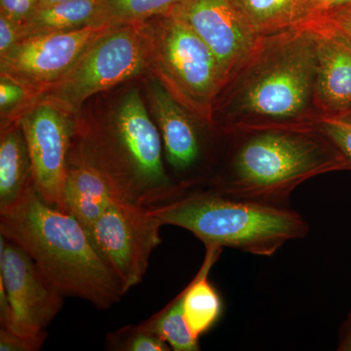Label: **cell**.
<instances>
[{"instance_id": "1", "label": "cell", "mask_w": 351, "mask_h": 351, "mask_svg": "<svg viewBox=\"0 0 351 351\" xmlns=\"http://www.w3.org/2000/svg\"><path fill=\"white\" fill-rule=\"evenodd\" d=\"M313 32L291 27L261 36L217 99L214 128L221 136L269 129L317 128Z\"/></svg>"}, {"instance_id": "2", "label": "cell", "mask_w": 351, "mask_h": 351, "mask_svg": "<svg viewBox=\"0 0 351 351\" xmlns=\"http://www.w3.org/2000/svg\"><path fill=\"white\" fill-rule=\"evenodd\" d=\"M223 137L230 138L228 149L204 186L228 197L289 207L295 189L307 180L350 170L317 128L269 129Z\"/></svg>"}, {"instance_id": "3", "label": "cell", "mask_w": 351, "mask_h": 351, "mask_svg": "<svg viewBox=\"0 0 351 351\" xmlns=\"http://www.w3.org/2000/svg\"><path fill=\"white\" fill-rule=\"evenodd\" d=\"M0 234L27 251L64 295L108 309L126 294L86 228L47 204L36 189L0 211Z\"/></svg>"}, {"instance_id": "4", "label": "cell", "mask_w": 351, "mask_h": 351, "mask_svg": "<svg viewBox=\"0 0 351 351\" xmlns=\"http://www.w3.org/2000/svg\"><path fill=\"white\" fill-rule=\"evenodd\" d=\"M163 151L160 132L133 88L107 117L78 121L69 154L100 171L117 199L151 207L179 189L164 165Z\"/></svg>"}, {"instance_id": "5", "label": "cell", "mask_w": 351, "mask_h": 351, "mask_svg": "<svg viewBox=\"0 0 351 351\" xmlns=\"http://www.w3.org/2000/svg\"><path fill=\"white\" fill-rule=\"evenodd\" d=\"M149 213L163 226L193 233L205 247L232 248L270 257L283 245L309 232L306 219L290 206L260 204L219 195L213 189H179Z\"/></svg>"}, {"instance_id": "6", "label": "cell", "mask_w": 351, "mask_h": 351, "mask_svg": "<svg viewBox=\"0 0 351 351\" xmlns=\"http://www.w3.org/2000/svg\"><path fill=\"white\" fill-rule=\"evenodd\" d=\"M147 21L154 41L151 73L196 120L216 132L215 105L226 83L218 59L174 14Z\"/></svg>"}, {"instance_id": "7", "label": "cell", "mask_w": 351, "mask_h": 351, "mask_svg": "<svg viewBox=\"0 0 351 351\" xmlns=\"http://www.w3.org/2000/svg\"><path fill=\"white\" fill-rule=\"evenodd\" d=\"M152 56L149 21L113 25L90 44L71 71L48 87L43 98L76 117L94 95L151 73Z\"/></svg>"}, {"instance_id": "8", "label": "cell", "mask_w": 351, "mask_h": 351, "mask_svg": "<svg viewBox=\"0 0 351 351\" xmlns=\"http://www.w3.org/2000/svg\"><path fill=\"white\" fill-rule=\"evenodd\" d=\"M64 297L27 251L1 235V329L27 338L46 339V327L61 311Z\"/></svg>"}, {"instance_id": "9", "label": "cell", "mask_w": 351, "mask_h": 351, "mask_svg": "<svg viewBox=\"0 0 351 351\" xmlns=\"http://www.w3.org/2000/svg\"><path fill=\"white\" fill-rule=\"evenodd\" d=\"M162 226L147 207L117 199L87 230L125 293L144 279Z\"/></svg>"}, {"instance_id": "10", "label": "cell", "mask_w": 351, "mask_h": 351, "mask_svg": "<svg viewBox=\"0 0 351 351\" xmlns=\"http://www.w3.org/2000/svg\"><path fill=\"white\" fill-rule=\"evenodd\" d=\"M145 87L152 114L162 138L173 182L182 189L205 186L209 173L203 162L207 160L212 166L215 164L202 133L203 129H210L178 103L152 73L145 78Z\"/></svg>"}, {"instance_id": "11", "label": "cell", "mask_w": 351, "mask_h": 351, "mask_svg": "<svg viewBox=\"0 0 351 351\" xmlns=\"http://www.w3.org/2000/svg\"><path fill=\"white\" fill-rule=\"evenodd\" d=\"M31 156L36 193L61 210L69 149L78 120L48 99L41 98L18 120Z\"/></svg>"}, {"instance_id": "12", "label": "cell", "mask_w": 351, "mask_h": 351, "mask_svg": "<svg viewBox=\"0 0 351 351\" xmlns=\"http://www.w3.org/2000/svg\"><path fill=\"white\" fill-rule=\"evenodd\" d=\"M112 27L91 24L73 31L21 39L0 57V75L29 85L44 95L71 71L90 44Z\"/></svg>"}, {"instance_id": "13", "label": "cell", "mask_w": 351, "mask_h": 351, "mask_svg": "<svg viewBox=\"0 0 351 351\" xmlns=\"http://www.w3.org/2000/svg\"><path fill=\"white\" fill-rule=\"evenodd\" d=\"M172 14L184 21L214 53L226 82L250 56L262 36L233 0H182Z\"/></svg>"}, {"instance_id": "14", "label": "cell", "mask_w": 351, "mask_h": 351, "mask_svg": "<svg viewBox=\"0 0 351 351\" xmlns=\"http://www.w3.org/2000/svg\"><path fill=\"white\" fill-rule=\"evenodd\" d=\"M308 29L315 38L316 107L322 117H350L351 46L334 32L320 27Z\"/></svg>"}, {"instance_id": "15", "label": "cell", "mask_w": 351, "mask_h": 351, "mask_svg": "<svg viewBox=\"0 0 351 351\" xmlns=\"http://www.w3.org/2000/svg\"><path fill=\"white\" fill-rule=\"evenodd\" d=\"M117 199L100 171L84 159L69 154L62 212L71 215L88 230Z\"/></svg>"}, {"instance_id": "16", "label": "cell", "mask_w": 351, "mask_h": 351, "mask_svg": "<svg viewBox=\"0 0 351 351\" xmlns=\"http://www.w3.org/2000/svg\"><path fill=\"white\" fill-rule=\"evenodd\" d=\"M34 186L27 141L19 123L1 128L0 136V211L10 209Z\"/></svg>"}, {"instance_id": "17", "label": "cell", "mask_w": 351, "mask_h": 351, "mask_svg": "<svg viewBox=\"0 0 351 351\" xmlns=\"http://www.w3.org/2000/svg\"><path fill=\"white\" fill-rule=\"evenodd\" d=\"M204 261L197 274L184 288V316L189 331L195 339L206 334L217 324L223 313V301L210 282L209 274L223 249L205 247Z\"/></svg>"}, {"instance_id": "18", "label": "cell", "mask_w": 351, "mask_h": 351, "mask_svg": "<svg viewBox=\"0 0 351 351\" xmlns=\"http://www.w3.org/2000/svg\"><path fill=\"white\" fill-rule=\"evenodd\" d=\"M100 7L101 0H68L36 9L29 19L19 25L20 40L95 24Z\"/></svg>"}, {"instance_id": "19", "label": "cell", "mask_w": 351, "mask_h": 351, "mask_svg": "<svg viewBox=\"0 0 351 351\" xmlns=\"http://www.w3.org/2000/svg\"><path fill=\"white\" fill-rule=\"evenodd\" d=\"M260 36L297 27L306 0H233Z\"/></svg>"}, {"instance_id": "20", "label": "cell", "mask_w": 351, "mask_h": 351, "mask_svg": "<svg viewBox=\"0 0 351 351\" xmlns=\"http://www.w3.org/2000/svg\"><path fill=\"white\" fill-rule=\"evenodd\" d=\"M184 289L163 309L141 323L166 341L173 350L198 351L199 339L193 336L184 320Z\"/></svg>"}, {"instance_id": "21", "label": "cell", "mask_w": 351, "mask_h": 351, "mask_svg": "<svg viewBox=\"0 0 351 351\" xmlns=\"http://www.w3.org/2000/svg\"><path fill=\"white\" fill-rule=\"evenodd\" d=\"M182 0H101L95 24L112 25L145 22L169 15Z\"/></svg>"}, {"instance_id": "22", "label": "cell", "mask_w": 351, "mask_h": 351, "mask_svg": "<svg viewBox=\"0 0 351 351\" xmlns=\"http://www.w3.org/2000/svg\"><path fill=\"white\" fill-rule=\"evenodd\" d=\"M43 97V92L36 88L0 75L1 128L17 123L20 117Z\"/></svg>"}, {"instance_id": "23", "label": "cell", "mask_w": 351, "mask_h": 351, "mask_svg": "<svg viewBox=\"0 0 351 351\" xmlns=\"http://www.w3.org/2000/svg\"><path fill=\"white\" fill-rule=\"evenodd\" d=\"M106 348L114 351H168L170 346L138 323L120 328L106 338Z\"/></svg>"}, {"instance_id": "24", "label": "cell", "mask_w": 351, "mask_h": 351, "mask_svg": "<svg viewBox=\"0 0 351 351\" xmlns=\"http://www.w3.org/2000/svg\"><path fill=\"white\" fill-rule=\"evenodd\" d=\"M317 129L346 159L351 170V119L350 117H321Z\"/></svg>"}, {"instance_id": "25", "label": "cell", "mask_w": 351, "mask_h": 351, "mask_svg": "<svg viewBox=\"0 0 351 351\" xmlns=\"http://www.w3.org/2000/svg\"><path fill=\"white\" fill-rule=\"evenodd\" d=\"M300 27H320L336 34L351 46V5L335 11L322 19Z\"/></svg>"}, {"instance_id": "26", "label": "cell", "mask_w": 351, "mask_h": 351, "mask_svg": "<svg viewBox=\"0 0 351 351\" xmlns=\"http://www.w3.org/2000/svg\"><path fill=\"white\" fill-rule=\"evenodd\" d=\"M348 5H351V0H306L301 22L298 25L315 22Z\"/></svg>"}, {"instance_id": "27", "label": "cell", "mask_w": 351, "mask_h": 351, "mask_svg": "<svg viewBox=\"0 0 351 351\" xmlns=\"http://www.w3.org/2000/svg\"><path fill=\"white\" fill-rule=\"evenodd\" d=\"M39 0H0V15L16 24L25 22L38 9Z\"/></svg>"}, {"instance_id": "28", "label": "cell", "mask_w": 351, "mask_h": 351, "mask_svg": "<svg viewBox=\"0 0 351 351\" xmlns=\"http://www.w3.org/2000/svg\"><path fill=\"white\" fill-rule=\"evenodd\" d=\"M45 339H32L0 329V350L36 351L41 350Z\"/></svg>"}, {"instance_id": "29", "label": "cell", "mask_w": 351, "mask_h": 351, "mask_svg": "<svg viewBox=\"0 0 351 351\" xmlns=\"http://www.w3.org/2000/svg\"><path fill=\"white\" fill-rule=\"evenodd\" d=\"M19 41V25L0 15V57L8 53Z\"/></svg>"}, {"instance_id": "30", "label": "cell", "mask_w": 351, "mask_h": 351, "mask_svg": "<svg viewBox=\"0 0 351 351\" xmlns=\"http://www.w3.org/2000/svg\"><path fill=\"white\" fill-rule=\"evenodd\" d=\"M338 350L351 351V316L341 332Z\"/></svg>"}, {"instance_id": "31", "label": "cell", "mask_w": 351, "mask_h": 351, "mask_svg": "<svg viewBox=\"0 0 351 351\" xmlns=\"http://www.w3.org/2000/svg\"><path fill=\"white\" fill-rule=\"evenodd\" d=\"M68 1V0H39L38 8H43V7L52 5V4L59 3V2Z\"/></svg>"}, {"instance_id": "32", "label": "cell", "mask_w": 351, "mask_h": 351, "mask_svg": "<svg viewBox=\"0 0 351 351\" xmlns=\"http://www.w3.org/2000/svg\"><path fill=\"white\" fill-rule=\"evenodd\" d=\"M350 117V119H351V115H350V117Z\"/></svg>"}]
</instances>
